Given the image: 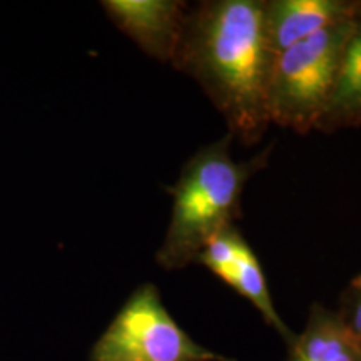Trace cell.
<instances>
[{"label":"cell","instance_id":"3957f363","mask_svg":"<svg viewBox=\"0 0 361 361\" xmlns=\"http://www.w3.org/2000/svg\"><path fill=\"white\" fill-rule=\"evenodd\" d=\"M355 20L293 44L274 57L268 85L269 123L296 134L316 129L335 85Z\"/></svg>","mask_w":361,"mask_h":361},{"label":"cell","instance_id":"ba28073f","mask_svg":"<svg viewBox=\"0 0 361 361\" xmlns=\"http://www.w3.org/2000/svg\"><path fill=\"white\" fill-rule=\"evenodd\" d=\"M288 346L286 361H361V348L336 311L322 303L310 306L301 333Z\"/></svg>","mask_w":361,"mask_h":361},{"label":"cell","instance_id":"52a82bcc","mask_svg":"<svg viewBox=\"0 0 361 361\" xmlns=\"http://www.w3.org/2000/svg\"><path fill=\"white\" fill-rule=\"evenodd\" d=\"M361 0H264V29L273 56L331 27L356 20Z\"/></svg>","mask_w":361,"mask_h":361},{"label":"cell","instance_id":"9c48e42d","mask_svg":"<svg viewBox=\"0 0 361 361\" xmlns=\"http://www.w3.org/2000/svg\"><path fill=\"white\" fill-rule=\"evenodd\" d=\"M350 128H361V16L346 40L331 96L314 130L335 133Z\"/></svg>","mask_w":361,"mask_h":361},{"label":"cell","instance_id":"5b68a950","mask_svg":"<svg viewBox=\"0 0 361 361\" xmlns=\"http://www.w3.org/2000/svg\"><path fill=\"white\" fill-rule=\"evenodd\" d=\"M196 263L204 266L239 296L250 301L264 323L290 345L295 333L279 316L261 261L236 224L214 234L197 255Z\"/></svg>","mask_w":361,"mask_h":361},{"label":"cell","instance_id":"30bf717a","mask_svg":"<svg viewBox=\"0 0 361 361\" xmlns=\"http://www.w3.org/2000/svg\"><path fill=\"white\" fill-rule=\"evenodd\" d=\"M338 316L361 348V274L355 276L340 295Z\"/></svg>","mask_w":361,"mask_h":361},{"label":"cell","instance_id":"8992f818","mask_svg":"<svg viewBox=\"0 0 361 361\" xmlns=\"http://www.w3.org/2000/svg\"><path fill=\"white\" fill-rule=\"evenodd\" d=\"M109 19L121 32L162 64H171L189 6L184 0H104Z\"/></svg>","mask_w":361,"mask_h":361},{"label":"cell","instance_id":"6da1fadb","mask_svg":"<svg viewBox=\"0 0 361 361\" xmlns=\"http://www.w3.org/2000/svg\"><path fill=\"white\" fill-rule=\"evenodd\" d=\"M273 62L264 0H204L189 6L171 66L200 85L234 141L255 146L271 126Z\"/></svg>","mask_w":361,"mask_h":361},{"label":"cell","instance_id":"277c9868","mask_svg":"<svg viewBox=\"0 0 361 361\" xmlns=\"http://www.w3.org/2000/svg\"><path fill=\"white\" fill-rule=\"evenodd\" d=\"M89 361H236L194 341L162 303L156 284L130 293Z\"/></svg>","mask_w":361,"mask_h":361},{"label":"cell","instance_id":"7a4b0ae2","mask_svg":"<svg viewBox=\"0 0 361 361\" xmlns=\"http://www.w3.org/2000/svg\"><path fill=\"white\" fill-rule=\"evenodd\" d=\"M233 135L197 149L184 162L168 192L173 213L156 263L166 271L184 269L196 263L197 255L214 234L241 218V200L250 179L268 166L274 144L247 161L233 157Z\"/></svg>","mask_w":361,"mask_h":361}]
</instances>
